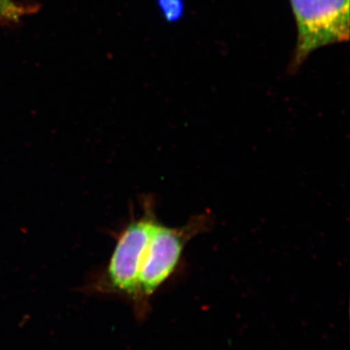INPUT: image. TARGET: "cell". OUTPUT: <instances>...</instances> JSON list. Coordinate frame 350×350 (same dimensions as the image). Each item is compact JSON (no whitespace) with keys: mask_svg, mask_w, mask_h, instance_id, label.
<instances>
[{"mask_svg":"<svg viewBox=\"0 0 350 350\" xmlns=\"http://www.w3.org/2000/svg\"><path fill=\"white\" fill-rule=\"evenodd\" d=\"M213 222L211 214L200 213L180 227H167L159 221L156 223L138 273L137 298L133 305L138 317H144L151 297L176 271L187 244L208 232Z\"/></svg>","mask_w":350,"mask_h":350,"instance_id":"cell-1","label":"cell"},{"mask_svg":"<svg viewBox=\"0 0 350 350\" xmlns=\"http://www.w3.org/2000/svg\"><path fill=\"white\" fill-rule=\"evenodd\" d=\"M155 202L151 197L142 200V213L130 219L118 232L109 262L90 280L87 290L94 294L116 295L135 303L137 278L144 251L158 222Z\"/></svg>","mask_w":350,"mask_h":350,"instance_id":"cell-2","label":"cell"},{"mask_svg":"<svg viewBox=\"0 0 350 350\" xmlns=\"http://www.w3.org/2000/svg\"><path fill=\"white\" fill-rule=\"evenodd\" d=\"M298 27L293 64L313 51L349 39V0H290Z\"/></svg>","mask_w":350,"mask_h":350,"instance_id":"cell-3","label":"cell"},{"mask_svg":"<svg viewBox=\"0 0 350 350\" xmlns=\"http://www.w3.org/2000/svg\"><path fill=\"white\" fill-rule=\"evenodd\" d=\"M29 11V7L20 5L14 0H0V22L1 23L19 22Z\"/></svg>","mask_w":350,"mask_h":350,"instance_id":"cell-4","label":"cell"},{"mask_svg":"<svg viewBox=\"0 0 350 350\" xmlns=\"http://www.w3.org/2000/svg\"><path fill=\"white\" fill-rule=\"evenodd\" d=\"M163 16L170 22L178 20L183 12V3L181 0H159Z\"/></svg>","mask_w":350,"mask_h":350,"instance_id":"cell-5","label":"cell"}]
</instances>
